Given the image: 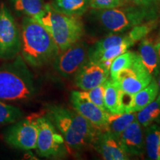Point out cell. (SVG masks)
Segmentation results:
<instances>
[{"instance_id": "cell-1", "label": "cell", "mask_w": 160, "mask_h": 160, "mask_svg": "<svg viewBox=\"0 0 160 160\" xmlns=\"http://www.w3.org/2000/svg\"><path fill=\"white\" fill-rule=\"evenodd\" d=\"M46 117L62 136L68 151L77 153L91 146L99 130L78 112L62 106H48Z\"/></svg>"}, {"instance_id": "cell-2", "label": "cell", "mask_w": 160, "mask_h": 160, "mask_svg": "<svg viewBox=\"0 0 160 160\" xmlns=\"http://www.w3.org/2000/svg\"><path fill=\"white\" fill-rule=\"evenodd\" d=\"M21 56L32 67L53 62L59 49L42 25L33 17L25 16L21 25Z\"/></svg>"}, {"instance_id": "cell-3", "label": "cell", "mask_w": 160, "mask_h": 160, "mask_svg": "<svg viewBox=\"0 0 160 160\" xmlns=\"http://www.w3.org/2000/svg\"><path fill=\"white\" fill-rule=\"evenodd\" d=\"M0 65V100L19 102L34 97L37 88L27 63L19 54Z\"/></svg>"}, {"instance_id": "cell-4", "label": "cell", "mask_w": 160, "mask_h": 160, "mask_svg": "<svg viewBox=\"0 0 160 160\" xmlns=\"http://www.w3.org/2000/svg\"><path fill=\"white\" fill-rule=\"evenodd\" d=\"M33 19L47 30L59 51L80 41L84 35L83 24L79 17L58 12L50 4H45L43 11Z\"/></svg>"}, {"instance_id": "cell-5", "label": "cell", "mask_w": 160, "mask_h": 160, "mask_svg": "<svg viewBox=\"0 0 160 160\" xmlns=\"http://www.w3.org/2000/svg\"><path fill=\"white\" fill-rule=\"evenodd\" d=\"M94 13L102 26L112 33H122L143 23L145 20L153 19L155 17L154 12L149 7L138 5L98 10Z\"/></svg>"}, {"instance_id": "cell-6", "label": "cell", "mask_w": 160, "mask_h": 160, "mask_svg": "<svg viewBox=\"0 0 160 160\" xmlns=\"http://www.w3.org/2000/svg\"><path fill=\"white\" fill-rule=\"evenodd\" d=\"M38 136L37 151L40 157L45 158H62L67 155V145L62 136L47 117L35 119Z\"/></svg>"}, {"instance_id": "cell-7", "label": "cell", "mask_w": 160, "mask_h": 160, "mask_svg": "<svg viewBox=\"0 0 160 160\" xmlns=\"http://www.w3.org/2000/svg\"><path fill=\"white\" fill-rule=\"evenodd\" d=\"M21 31L5 3L0 4V60L9 61L20 53Z\"/></svg>"}, {"instance_id": "cell-8", "label": "cell", "mask_w": 160, "mask_h": 160, "mask_svg": "<svg viewBox=\"0 0 160 160\" xmlns=\"http://www.w3.org/2000/svg\"><path fill=\"white\" fill-rule=\"evenodd\" d=\"M89 49L87 44L77 42L63 51H60L53 59V68L62 77L70 78L88 59Z\"/></svg>"}, {"instance_id": "cell-9", "label": "cell", "mask_w": 160, "mask_h": 160, "mask_svg": "<svg viewBox=\"0 0 160 160\" xmlns=\"http://www.w3.org/2000/svg\"><path fill=\"white\" fill-rule=\"evenodd\" d=\"M38 136L37 126L35 119H19L4 132L5 142L14 148L30 151L36 149Z\"/></svg>"}, {"instance_id": "cell-10", "label": "cell", "mask_w": 160, "mask_h": 160, "mask_svg": "<svg viewBox=\"0 0 160 160\" xmlns=\"http://www.w3.org/2000/svg\"><path fill=\"white\" fill-rule=\"evenodd\" d=\"M153 79V78L146 71L137 53L133 65L120 71L115 80L117 81L122 91L133 95L149 85Z\"/></svg>"}, {"instance_id": "cell-11", "label": "cell", "mask_w": 160, "mask_h": 160, "mask_svg": "<svg viewBox=\"0 0 160 160\" xmlns=\"http://www.w3.org/2000/svg\"><path fill=\"white\" fill-rule=\"evenodd\" d=\"M109 76V68L103 63L88 59L76 73L75 84L82 91H88L105 82Z\"/></svg>"}, {"instance_id": "cell-12", "label": "cell", "mask_w": 160, "mask_h": 160, "mask_svg": "<svg viewBox=\"0 0 160 160\" xmlns=\"http://www.w3.org/2000/svg\"><path fill=\"white\" fill-rule=\"evenodd\" d=\"M71 101L76 111L88 119L93 126L99 130L105 127L108 112L100 108L90 100L82 97L77 91H72Z\"/></svg>"}, {"instance_id": "cell-13", "label": "cell", "mask_w": 160, "mask_h": 160, "mask_svg": "<svg viewBox=\"0 0 160 160\" xmlns=\"http://www.w3.org/2000/svg\"><path fill=\"white\" fill-rule=\"evenodd\" d=\"M91 146L104 159H129V156L123 151L118 140L109 132L104 130H98Z\"/></svg>"}, {"instance_id": "cell-14", "label": "cell", "mask_w": 160, "mask_h": 160, "mask_svg": "<svg viewBox=\"0 0 160 160\" xmlns=\"http://www.w3.org/2000/svg\"><path fill=\"white\" fill-rule=\"evenodd\" d=\"M123 151L129 156H141L145 150L142 126L137 119L126 128L118 139Z\"/></svg>"}, {"instance_id": "cell-15", "label": "cell", "mask_w": 160, "mask_h": 160, "mask_svg": "<svg viewBox=\"0 0 160 160\" xmlns=\"http://www.w3.org/2000/svg\"><path fill=\"white\" fill-rule=\"evenodd\" d=\"M137 53L146 71L153 79L157 77L160 71V61L153 42L148 38L142 39Z\"/></svg>"}, {"instance_id": "cell-16", "label": "cell", "mask_w": 160, "mask_h": 160, "mask_svg": "<svg viewBox=\"0 0 160 160\" xmlns=\"http://www.w3.org/2000/svg\"><path fill=\"white\" fill-rule=\"evenodd\" d=\"M136 119H137V112L119 113H112L108 112L103 130L109 132L118 140L126 128Z\"/></svg>"}, {"instance_id": "cell-17", "label": "cell", "mask_w": 160, "mask_h": 160, "mask_svg": "<svg viewBox=\"0 0 160 160\" xmlns=\"http://www.w3.org/2000/svg\"><path fill=\"white\" fill-rule=\"evenodd\" d=\"M159 92V85H158L157 81L153 79L149 85H148L143 89L140 90L139 91L133 95L129 113L138 112L144 108L145 106H147L153 100L157 99Z\"/></svg>"}, {"instance_id": "cell-18", "label": "cell", "mask_w": 160, "mask_h": 160, "mask_svg": "<svg viewBox=\"0 0 160 160\" xmlns=\"http://www.w3.org/2000/svg\"><path fill=\"white\" fill-rule=\"evenodd\" d=\"M53 9L67 15L80 17L87 11L88 0H53L50 4Z\"/></svg>"}, {"instance_id": "cell-19", "label": "cell", "mask_w": 160, "mask_h": 160, "mask_svg": "<svg viewBox=\"0 0 160 160\" xmlns=\"http://www.w3.org/2000/svg\"><path fill=\"white\" fill-rule=\"evenodd\" d=\"M145 148L149 159L159 160L158 147L160 143V127L152 123L145 127Z\"/></svg>"}, {"instance_id": "cell-20", "label": "cell", "mask_w": 160, "mask_h": 160, "mask_svg": "<svg viewBox=\"0 0 160 160\" xmlns=\"http://www.w3.org/2000/svg\"><path fill=\"white\" fill-rule=\"evenodd\" d=\"M120 87L117 80L107 79L105 82L104 101L107 111L112 113H119V100Z\"/></svg>"}, {"instance_id": "cell-21", "label": "cell", "mask_w": 160, "mask_h": 160, "mask_svg": "<svg viewBox=\"0 0 160 160\" xmlns=\"http://www.w3.org/2000/svg\"><path fill=\"white\" fill-rule=\"evenodd\" d=\"M127 39V33H122V34L112 33V34L108 36L107 37L97 42L91 48L89 49L88 59L95 60L98 56L103 51L113 47V46L119 45Z\"/></svg>"}, {"instance_id": "cell-22", "label": "cell", "mask_w": 160, "mask_h": 160, "mask_svg": "<svg viewBox=\"0 0 160 160\" xmlns=\"http://www.w3.org/2000/svg\"><path fill=\"white\" fill-rule=\"evenodd\" d=\"M17 13L26 17H35L44 10L43 0H8Z\"/></svg>"}, {"instance_id": "cell-23", "label": "cell", "mask_w": 160, "mask_h": 160, "mask_svg": "<svg viewBox=\"0 0 160 160\" xmlns=\"http://www.w3.org/2000/svg\"><path fill=\"white\" fill-rule=\"evenodd\" d=\"M128 34V33H127ZM132 40L130 39L128 35V39L122 42V43L119 44V45H114L113 47L107 49L106 51H103L102 53H100V54L97 57V59L93 61L99 62L103 63L108 68L110 69L111 65L113 62V60L115 59L116 57H117L118 56L122 54L123 53L128 51V49L131 46L134 45Z\"/></svg>"}, {"instance_id": "cell-24", "label": "cell", "mask_w": 160, "mask_h": 160, "mask_svg": "<svg viewBox=\"0 0 160 160\" xmlns=\"http://www.w3.org/2000/svg\"><path fill=\"white\" fill-rule=\"evenodd\" d=\"M160 118V100L158 97L144 108L137 112V120L142 127H147Z\"/></svg>"}, {"instance_id": "cell-25", "label": "cell", "mask_w": 160, "mask_h": 160, "mask_svg": "<svg viewBox=\"0 0 160 160\" xmlns=\"http://www.w3.org/2000/svg\"><path fill=\"white\" fill-rule=\"evenodd\" d=\"M137 57V53L132 51H126L122 54L118 56L112 62L109 72L111 79L115 80L118 73L122 70L128 68L133 65L136 58Z\"/></svg>"}, {"instance_id": "cell-26", "label": "cell", "mask_w": 160, "mask_h": 160, "mask_svg": "<svg viewBox=\"0 0 160 160\" xmlns=\"http://www.w3.org/2000/svg\"><path fill=\"white\" fill-rule=\"evenodd\" d=\"M22 117L23 113L19 108L0 100V126L11 125Z\"/></svg>"}, {"instance_id": "cell-27", "label": "cell", "mask_w": 160, "mask_h": 160, "mask_svg": "<svg viewBox=\"0 0 160 160\" xmlns=\"http://www.w3.org/2000/svg\"><path fill=\"white\" fill-rule=\"evenodd\" d=\"M105 82L97 87L93 88L88 91H77V93L82 97L90 100L95 105L99 106L100 108L107 111L105 105V101H104V94H105Z\"/></svg>"}, {"instance_id": "cell-28", "label": "cell", "mask_w": 160, "mask_h": 160, "mask_svg": "<svg viewBox=\"0 0 160 160\" xmlns=\"http://www.w3.org/2000/svg\"><path fill=\"white\" fill-rule=\"evenodd\" d=\"M157 25V23L156 19L148 20L146 22H143L132 28L131 31L127 33L130 39L136 43L147 37L150 32L155 28Z\"/></svg>"}, {"instance_id": "cell-29", "label": "cell", "mask_w": 160, "mask_h": 160, "mask_svg": "<svg viewBox=\"0 0 160 160\" xmlns=\"http://www.w3.org/2000/svg\"><path fill=\"white\" fill-rule=\"evenodd\" d=\"M89 6L95 10L114 8L122 5V0H88Z\"/></svg>"}, {"instance_id": "cell-30", "label": "cell", "mask_w": 160, "mask_h": 160, "mask_svg": "<svg viewBox=\"0 0 160 160\" xmlns=\"http://www.w3.org/2000/svg\"><path fill=\"white\" fill-rule=\"evenodd\" d=\"M138 5H142L145 7H150L153 4L160 2V0H137L135 2Z\"/></svg>"}, {"instance_id": "cell-31", "label": "cell", "mask_w": 160, "mask_h": 160, "mask_svg": "<svg viewBox=\"0 0 160 160\" xmlns=\"http://www.w3.org/2000/svg\"><path fill=\"white\" fill-rule=\"evenodd\" d=\"M155 47H156V49H157L158 57H159V59L160 61V42H157V44L155 45Z\"/></svg>"}, {"instance_id": "cell-32", "label": "cell", "mask_w": 160, "mask_h": 160, "mask_svg": "<svg viewBox=\"0 0 160 160\" xmlns=\"http://www.w3.org/2000/svg\"><path fill=\"white\" fill-rule=\"evenodd\" d=\"M157 84H158V85H159V89H160V74L159 73V75L157 76Z\"/></svg>"}, {"instance_id": "cell-33", "label": "cell", "mask_w": 160, "mask_h": 160, "mask_svg": "<svg viewBox=\"0 0 160 160\" xmlns=\"http://www.w3.org/2000/svg\"><path fill=\"white\" fill-rule=\"evenodd\" d=\"M158 157H159V160H160V143L159 145V147H158Z\"/></svg>"}, {"instance_id": "cell-34", "label": "cell", "mask_w": 160, "mask_h": 160, "mask_svg": "<svg viewBox=\"0 0 160 160\" xmlns=\"http://www.w3.org/2000/svg\"><path fill=\"white\" fill-rule=\"evenodd\" d=\"M158 42H160V28H159V33H158Z\"/></svg>"}, {"instance_id": "cell-35", "label": "cell", "mask_w": 160, "mask_h": 160, "mask_svg": "<svg viewBox=\"0 0 160 160\" xmlns=\"http://www.w3.org/2000/svg\"><path fill=\"white\" fill-rule=\"evenodd\" d=\"M158 98H159V100H160V94H159V97H158Z\"/></svg>"}, {"instance_id": "cell-36", "label": "cell", "mask_w": 160, "mask_h": 160, "mask_svg": "<svg viewBox=\"0 0 160 160\" xmlns=\"http://www.w3.org/2000/svg\"><path fill=\"white\" fill-rule=\"evenodd\" d=\"M134 1H135V2H136V1H137V0H134Z\"/></svg>"}]
</instances>
